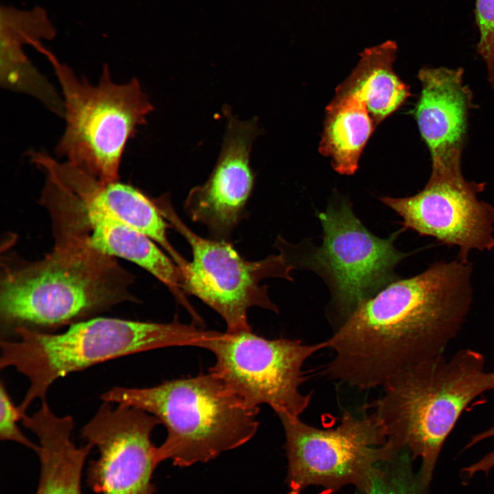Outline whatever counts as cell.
Listing matches in <instances>:
<instances>
[{
    "label": "cell",
    "mask_w": 494,
    "mask_h": 494,
    "mask_svg": "<svg viewBox=\"0 0 494 494\" xmlns=\"http://www.w3.org/2000/svg\"><path fill=\"white\" fill-rule=\"evenodd\" d=\"M21 420L39 440L40 471L34 494H82V470L93 446L87 443L77 447L73 443V417L57 416L45 399L38 411L32 416L23 415Z\"/></svg>",
    "instance_id": "obj_16"
},
{
    "label": "cell",
    "mask_w": 494,
    "mask_h": 494,
    "mask_svg": "<svg viewBox=\"0 0 494 494\" xmlns=\"http://www.w3.org/2000/svg\"><path fill=\"white\" fill-rule=\"evenodd\" d=\"M16 340H1V370L14 368L30 387L18 410L21 414L36 399H46L52 384L68 374L126 355L169 346H198L209 331L175 319L157 323L98 317L69 325L59 333L21 327Z\"/></svg>",
    "instance_id": "obj_4"
},
{
    "label": "cell",
    "mask_w": 494,
    "mask_h": 494,
    "mask_svg": "<svg viewBox=\"0 0 494 494\" xmlns=\"http://www.w3.org/2000/svg\"><path fill=\"white\" fill-rule=\"evenodd\" d=\"M111 403L104 401L81 429V436L99 451L89 464L86 483L98 494H154L160 462L151 434L161 421L141 409Z\"/></svg>",
    "instance_id": "obj_12"
},
{
    "label": "cell",
    "mask_w": 494,
    "mask_h": 494,
    "mask_svg": "<svg viewBox=\"0 0 494 494\" xmlns=\"http://www.w3.org/2000/svg\"><path fill=\"white\" fill-rule=\"evenodd\" d=\"M56 237L44 259L6 271L0 294L5 336L21 327L47 332L132 300L126 290L130 279L113 257L93 248L81 234L56 229Z\"/></svg>",
    "instance_id": "obj_2"
},
{
    "label": "cell",
    "mask_w": 494,
    "mask_h": 494,
    "mask_svg": "<svg viewBox=\"0 0 494 494\" xmlns=\"http://www.w3.org/2000/svg\"><path fill=\"white\" fill-rule=\"evenodd\" d=\"M55 28L46 12L36 7L21 10L1 6L0 14V82L1 86L43 101L54 86L28 59L25 46L52 39Z\"/></svg>",
    "instance_id": "obj_17"
},
{
    "label": "cell",
    "mask_w": 494,
    "mask_h": 494,
    "mask_svg": "<svg viewBox=\"0 0 494 494\" xmlns=\"http://www.w3.org/2000/svg\"><path fill=\"white\" fill-rule=\"evenodd\" d=\"M101 399L158 418L167 430L157 447L158 461L180 467L209 462L243 445L259 426V408L246 403L211 372L148 388L116 386Z\"/></svg>",
    "instance_id": "obj_5"
},
{
    "label": "cell",
    "mask_w": 494,
    "mask_h": 494,
    "mask_svg": "<svg viewBox=\"0 0 494 494\" xmlns=\"http://www.w3.org/2000/svg\"><path fill=\"white\" fill-rule=\"evenodd\" d=\"M67 219L93 248L139 265L167 286L189 313L194 311L184 294L182 270L150 237L74 193L69 196Z\"/></svg>",
    "instance_id": "obj_15"
},
{
    "label": "cell",
    "mask_w": 494,
    "mask_h": 494,
    "mask_svg": "<svg viewBox=\"0 0 494 494\" xmlns=\"http://www.w3.org/2000/svg\"><path fill=\"white\" fill-rule=\"evenodd\" d=\"M375 127L364 102L351 95H335L326 108L319 151L331 158L339 174L352 175Z\"/></svg>",
    "instance_id": "obj_20"
},
{
    "label": "cell",
    "mask_w": 494,
    "mask_h": 494,
    "mask_svg": "<svg viewBox=\"0 0 494 494\" xmlns=\"http://www.w3.org/2000/svg\"><path fill=\"white\" fill-rule=\"evenodd\" d=\"M415 460L406 449L379 463L357 489V494H430V484L423 479Z\"/></svg>",
    "instance_id": "obj_21"
},
{
    "label": "cell",
    "mask_w": 494,
    "mask_h": 494,
    "mask_svg": "<svg viewBox=\"0 0 494 494\" xmlns=\"http://www.w3.org/2000/svg\"><path fill=\"white\" fill-rule=\"evenodd\" d=\"M286 494H300V492L296 490L289 489Z\"/></svg>",
    "instance_id": "obj_25"
},
{
    "label": "cell",
    "mask_w": 494,
    "mask_h": 494,
    "mask_svg": "<svg viewBox=\"0 0 494 494\" xmlns=\"http://www.w3.org/2000/svg\"><path fill=\"white\" fill-rule=\"evenodd\" d=\"M278 416L285 435L286 481L300 493L311 486L330 491L357 489L379 463L401 450L373 412L362 416L345 412L336 427L326 429L300 417Z\"/></svg>",
    "instance_id": "obj_7"
},
{
    "label": "cell",
    "mask_w": 494,
    "mask_h": 494,
    "mask_svg": "<svg viewBox=\"0 0 494 494\" xmlns=\"http://www.w3.org/2000/svg\"><path fill=\"white\" fill-rule=\"evenodd\" d=\"M33 47L46 57L61 89L65 128L56 153L105 182L118 180L128 141L153 110L136 78L113 81L108 66L93 84L78 77L42 43Z\"/></svg>",
    "instance_id": "obj_6"
},
{
    "label": "cell",
    "mask_w": 494,
    "mask_h": 494,
    "mask_svg": "<svg viewBox=\"0 0 494 494\" xmlns=\"http://www.w3.org/2000/svg\"><path fill=\"white\" fill-rule=\"evenodd\" d=\"M326 341L305 344L287 338L267 339L252 330L211 331L198 346L211 352L215 362L210 372L248 404L269 405L278 415L300 417L311 394H303V366Z\"/></svg>",
    "instance_id": "obj_9"
},
{
    "label": "cell",
    "mask_w": 494,
    "mask_h": 494,
    "mask_svg": "<svg viewBox=\"0 0 494 494\" xmlns=\"http://www.w3.org/2000/svg\"><path fill=\"white\" fill-rule=\"evenodd\" d=\"M475 19L480 34L477 50L486 64L494 89V0H476Z\"/></svg>",
    "instance_id": "obj_22"
},
{
    "label": "cell",
    "mask_w": 494,
    "mask_h": 494,
    "mask_svg": "<svg viewBox=\"0 0 494 494\" xmlns=\"http://www.w3.org/2000/svg\"><path fill=\"white\" fill-rule=\"evenodd\" d=\"M471 264L458 258L395 280L360 303L326 340L325 373L362 390L443 354L472 303Z\"/></svg>",
    "instance_id": "obj_1"
},
{
    "label": "cell",
    "mask_w": 494,
    "mask_h": 494,
    "mask_svg": "<svg viewBox=\"0 0 494 494\" xmlns=\"http://www.w3.org/2000/svg\"><path fill=\"white\" fill-rule=\"evenodd\" d=\"M371 408L390 441L406 449L424 480L431 484L446 440L464 411L494 390V370L484 355L466 348L449 358L440 355L407 370L384 387Z\"/></svg>",
    "instance_id": "obj_3"
},
{
    "label": "cell",
    "mask_w": 494,
    "mask_h": 494,
    "mask_svg": "<svg viewBox=\"0 0 494 494\" xmlns=\"http://www.w3.org/2000/svg\"><path fill=\"white\" fill-rule=\"evenodd\" d=\"M258 134L257 121H240L229 114L213 170L205 183L189 191L185 201L187 213L206 226L212 239L226 241L246 213L255 183L250 154Z\"/></svg>",
    "instance_id": "obj_13"
},
{
    "label": "cell",
    "mask_w": 494,
    "mask_h": 494,
    "mask_svg": "<svg viewBox=\"0 0 494 494\" xmlns=\"http://www.w3.org/2000/svg\"><path fill=\"white\" fill-rule=\"evenodd\" d=\"M418 78L422 89L412 113L432 162L461 159L473 104L462 69L423 67Z\"/></svg>",
    "instance_id": "obj_14"
},
{
    "label": "cell",
    "mask_w": 494,
    "mask_h": 494,
    "mask_svg": "<svg viewBox=\"0 0 494 494\" xmlns=\"http://www.w3.org/2000/svg\"><path fill=\"white\" fill-rule=\"evenodd\" d=\"M67 183L82 198L158 243L181 270L186 268L189 261L168 240L167 229L172 226L152 199L131 185L105 182L78 167L69 170Z\"/></svg>",
    "instance_id": "obj_18"
},
{
    "label": "cell",
    "mask_w": 494,
    "mask_h": 494,
    "mask_svg": "<svg viewBox=\"0 0 494 494\" xmlns=\"http://www.w3.org/2000/svg\"><path fill=\"white\" fill-rule=\"evenodd\" d=\"M21 419L18 407L12 401L5 384L1 381L0 386V439L18 443L36 454L39 450L37 445L27 438L20 430L17 421Z\"/></svg>",
    "instance_id": "obj_23"
},
{
    "label": "cell",
    "mask_w": 494,
    "mask_h": 494,
    "mask_svg": "<svg viewBox=\"0 0 494 494\" xmlns=\"http://www.w3.org/2000/svg\"><path fill=\"white\" fill-rule=\"evenodd\" d=\"M492 437H494V424L489 428L471 436L463 449H468L476 444ZM493 468H494V449L483 456L478 460L462 468L461 474L462 478L469 480L479 473L489 475Z\"/></svg>",
    "instance_id": "obj_24"
},
{
    "label": "cell",
    "mask_w": 494,
    "mask_h": 494,
    "mask_svg": "<svg viewBox=\"0 0 494 494\" xmlns=\"http://www.w3.org/2000/svg\"><path fill=\"white\" fill-rule=\"evenodd\" d=\"M153 200L172 228L191 248L192 261L182 271L184 292L198 297L220 315L226 331L252 330L247 314L252 307L278 312L267 286L261 283L269 277L293 280L290 272L296 268L283 250L259 261H247L226 240L196 234L176 213L169 196Z\"/></svg>",
    "instance_id": "obj_8"
},
{
    "label": "cell",
    "mask_w": 494,
    "mask_h": 494,
    "mask_svg": "<svg viewBox=\"0 0 494 494\" xmlns=\"http://www.w3.org/2000/svg\"><path fill=\"white\" fill-rule=\"evenodd\" d=\"M432 165L431 176L417 193L380 200L401 217L403 231L458 247V259L464 261L471 250L493 248L494 207L478 198L486 183L466 180L461 161Z\"/></svg>",
    "instance_id": "obj_11"
},
{
    "label": "cell",
    "mask_w": 494,
    "mask_h": 494,
    "mask_svg": "<svg viewBox=\"0 0 494 494\" xmlns=\"http://www.w3.org/2000/svg\"><path fill=\"white\" fill-rule=\"evenodd\" d=\"M318 216L322 243L294 266L314 270L327 283L340 326L360 303L397 280L395 267L408 254L394 246L402 228L386 239L375 236L344 199L329 204Z\"/></svg>",
    "instance_id": "obj_10"
},
{
    "label": "cell",
    "mask_w": 494,
    "mask_h": 494,
    "mask_svg": "<svg viewBox=\"0 0 494 494\" xmlns=\"http://www.w3.org/2000/svg\"><path fill=\"white\" fill-rule=\"evenodd\" d=\"M397 45L387 40L364 49L355 68L336 90L364 102L377 126L410 96L409 87L393 69Z\"/></svg>",
    "instance_id": "obj_19"
}]
</instances>
